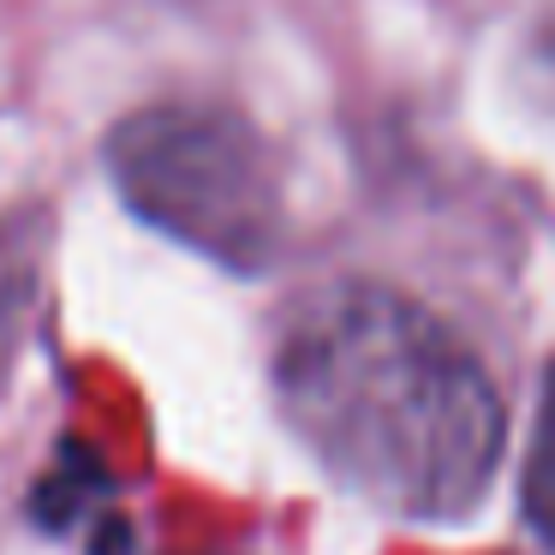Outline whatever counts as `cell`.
I'll return each mask as SVG.
<instances>
[{"label": "cell", "mask_w": 555, "mask_h": 555, "mask_svg": "<svg viewBox=\"0 0 555 555\" xmlns=\"http://www.w3.org/2000/svg\"><path fill=\"white\" fill-rule=\"evenodd\" d=\"M275 395L317 466L400 519L472 514L502 466L507 412L483 359L376 281H328L293 305Z\"/></svg>", "instance_id": "cell-1"}, {"label": "cell", "mask_w": 555, "mask_h": 555, "mask_svg": "<svg viewBox=\"0 0 555 555\" xmlns=\"http://www.w3.org/2000/svg\"><path fill=\"white\" fill-rule=\"evenodd\" d=\"M120 197L156 233L228 269H263L281 245V168L269 138L240 108L162 102L138 108L108 138Z\"/></svg>", "instance_id": "cell-2"}, {"label": "cell", "mask_w": 555, "mask_h": 555, "mask_svg": "<svg viewBox=\"0 0 555 555\" xmlns=\"http://www.w3.org/2000/svg\"><path fill=\"white\" fill-rule=\"evenodd\" d=\"M42 209H18L0 221V383L13 371L25 328L37 317V293H42Z\"/></svg>", "instance_id": "cell-3"}, {"label": "cell", "mask_w": 555, "mask_h": 555, "mask_svg": "<svg viewBox=\"0 0 555 555\" xmlns=\"http://www.w3.org/2000/svg\"><path fill=\"white\" fill-rule=\"evenodd\" d=\"M526 519L538 538L555 550V364L543 376L538 400V430H531V460H526Z\"/></svg>", "instance_id": "cell-4"}, {"label": "cell", "mask_w": 555, "mask_h": 555, "mask_svg": "<svg viewBox=\"0 0 555 555\" xmlns=\"http://www.w3.org/2000/svg\"><path fill=\"white\" fill-rule=\"evenodd\" d=\"M90 490H102V466H96V460H85L78 448H66L61 466L37 483V519H42V526H66L73 507L85 502Z\"/></svg>", "instance_id": "cell-5"}]
</instances>
